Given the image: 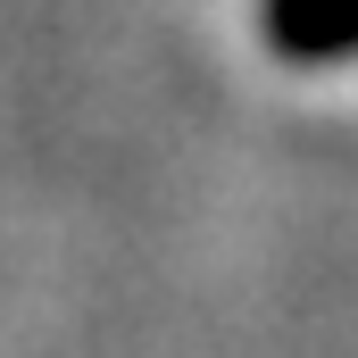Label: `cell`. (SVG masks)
Wrapping results in <instances>:
<instances>
[{
  "instance_id": "obj_1",
  "label": "cell",
  "mask_w": 358,
  "mask_h": 358,
  "mask_svg": "<svg viewBox=\"0 0 358 358\" xmlns=\"http://www.w3.org/2000/svg\"><path fill=\"white\" fill-rule=\"evenodd\" d=\"M259 25L292 67H358V0H259Z\"/></svg>"
}]
</instances>
